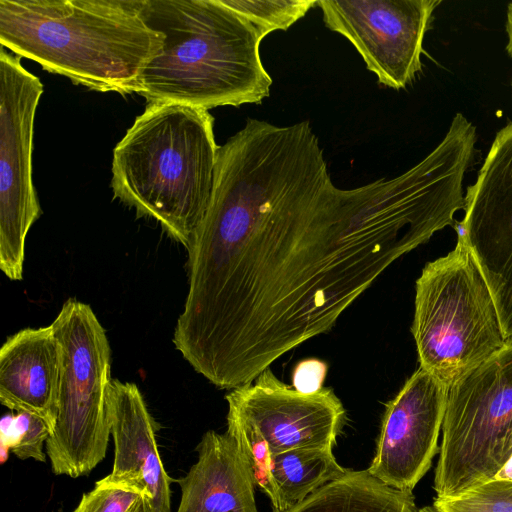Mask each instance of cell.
<instances>
[{
    "instance_id": "12",
    "label": "cell",
    "mask_w": 512,
    "mask_h": 512,
    "mask_svg": "<svg viewBox=\"0 0 512 512\" xmlns=\"http://www.w3.org/2000/svg\"><path fill=\"white\" fill-rule=\"evenodd\" d=\"M448 386L419 367L386 405L367 471L384 484L413 490L439 453Z\"/></svg>"
},
{
    "instance_id": "7",
    "label": "cell",
    "mask_w": 512,
    "mask_h": 512,
    "mask_svg": "<svg viewBox=\"0 0 512 512\" xmlns=\"http://www.w3.org/2000/svg\"><path fill=\"white\" fill-rule=\"evenodd\" d=\"M437 498L494 479L512 456V344L448 386Z\"/></svg>"
},
{
    "instance_id": "1",
    "label": "cell",
    "mask_w": 512,
    "mask_h": 512,
    "mask_svg": "<svg viewBox=\"0 0 512 512\" xmlns=\"http://www.w3.org/2000/svg\"><path fill=\"white\" fill-rule=\"evenodd\" d=\"M452 221L423 167L338 188L309 122L249 118L218 150L174 346L218 388L250 384Z\"/></svg>"
},
{
    "instance_id": "3",
    "label": "cell",
    "mask_w": 512,
    "mask_h": 512,
    "mask_svg": "<svg viewBox=\"0 0 512 512\" xmlns=\"http://www.w3.org/2000/svg\"><path fill=\"white\" fill-rule=\"evenodd\" d=\"M149 27L164 35L137 93L148 104L209 110L260 103L272 79L260 57L264 36L221 0H141Z\"/></svg>"
},
{
    "instance_id": "15",
    "label": "cell",
    "mask_w": 512,
    "mask_h": 512,
    "mask_svg": "<svg viewBox=\"0 0 512 512\" xmlns=\"http://www.w3.org/2000/svg\"><path fill=\"white\" fill-rule=\"evenodd\" d=\"M197 461L176 479L181 490L176 512H258L249 463L227 432H205Z\"/></svg>"
},
{
    "instance_id": "8",
    "label": "cell",
    "mask_w": 512,
    "mask_h": 512,
    "mask_svg": "<svg viewBox=\"0 0 512 512\" xmlns=\"http://www.w3.org/2000/svg\"><path fill=\"white\" fill-rule=\"evenodd\" d=\"M41 80L21 57L0 51V269L23 278L25 241L41 215L32 179L33 132Z\"/></svg>"
},
{
    "instance_id": "19",
    "label": "cell",
    "mask_w": 512,
    "mask_h": 512,
    "mask_svg": "<svg viewBox=\"0 0 512 512\" xmlns=\"http://www.w3.org/2000/svg\"><path fill=\"white\" fill-rule=\"evenodd\" d=\"M438 512H512V481L491 479L459 494L435 497Z\"/></svg>"
},
{
    "instance_id": "18",
    "label": "cell",
    "mask_w": 512,
    "mask_h": 512,
    "mask_svg": "<svg viewBox=\"0 0 512 512\" xmlns=\"http://www.w3.org/2000/svg\"><path fill=\"white\" fill-rule=\"evenodd\" d=\"M251 22L265 37L275 30H286L315 5L314 0H221Z\"/></svg>"
},
{
    "instance_id": "23",
    "label": "cell",
    "mask_w": 512,
    "mask_h": 512,
    "mask_svg": "<svg viewBox=\"0 0 512 512\" xmlns=\"http://www.w3.org/2000/svg\"><path fill=\"white\" fill-rule=\"evenodd\" d=\"M505 32H506V45L505 51L507 55L512 58V2L508 3L506 9V20H505ZM512 88V79H511Z\"/></svg>"
},
{
    "instance_id": "4",
    "label": "cell",
    "mask_w": 512,
    "mask_h": 512,
    "mask_svg": "<svg viewBox=\"0 0 512 512\" xmlns=\"http://www.w3.org/2000/svg\"><path fill=\"white\" fill-rule=\"evenodd\" d=\"M208 110L148 104L113 150V198L189 249L208 208L219 147Z\"/></svg>"
},
{
    "instance_id": "24",
    "label": "cell",
    "mask_w": 512,
    "mask_h": 512,
    "mask_svg": "<svg viewBox=\"0 0 512 512\" xmlns=\"http://www.w3.org/2000/svg\"><path fill=\"white\" fill-rule=\"evenodd\" d=\"M129 512H156L151 504V501L142 496L139 501L131 508Z\"/></svg>"
},
{
    "instance_id": "26",
    "label": "cell",
    "mask_w": 512,
    "mask_h": 512,
    "mask_svg": "<svg viewBox=\"0 0 512 512\" xmlns=\"http://www.w3.org/2000/svg\"><path fill=\"white\" fill-rule=\"evenodd\" d=\"M415 512H438L433 505L417 508Z\"/></svg>"
},
{
    "instance_id": "2",
    "label": "cell",
    "mask_w": 512,
    "mask_h": 512,
    "mask_svg": "<svg viewBox=\"0 0 512 512\" xmlns=\"http://www.w3.org/2000/svg\"><path fill=\"white\" fill-rule=\"evenodd\" d=\"M141 0H0V43L74 84L122 95L138 91L164 35Z\"/></svg>"
},
{
    "instance_id": "14",
    "label": "cell",
    "mask_w": 512,
    "mask_h": 512,
    "mask_svg": "<svg viewBox=\"0 0 512 512\" xmlns=\"http://www.w3.org/2000/svg\"><path fill=\"white\" fill-rule=\"evenodd\" d=\"M61 346L52 325L13 334L0 349V402L54 428L57 417Z\"/></svg>"
},
{
    "instance_id": "25",
    "label": "cell",
    "mask_w": 512,
    "mask_h": 512,
    "mask_svg": "<svg viewBox=\"0 0 512 512\" xmlns=\"http://www.w3.org/2000/svg\"><path fill=\"white\" fill-rule=\"evenodd\" d=\"M495 479H505L512 481V456L495 476Z\"/></svg>"
},
{
    "instance_id": "13",
    "label": "cell",
    "mask_w": 512,
    "mask_h": 512,
    "mask_svg": "<svg viewBox=\"0 0 512 512\" xmlns=\"http://www.w3.org/2000/svg\"><path fill=\"white\" fill-rule=\"evenodd\" d=\"M113 467L101 482L147 497L156 512H171L172 479L164 469L156 442V423L138 387L112 380L107 396Z\"/></svg>"
},
{
    "instance_id": "22",
    "label": "cell",
    "mask_w": 512,
    "mask_h": 512,
    "mask_svg": "<svg viewBox=\"0 0 512 512\" xmlns=\"http://www.w3.org/2000/svg\"><path fill=\"white\" fill-rule=\"evenodd\" d=\"M326 373L324 362L314 358L303 360L293 370V388L305 394L317 392L323 388Z\"/></svg>"
},
{
    "instance_id": "21",
    "label": "cell",
    "mask_w": 512,
    "mask_h": 512,
    "mask_svg": "<svg viewBox=\"0 0 512 512\" xmlns=\"http://www.w3.org/2000/svg\"><path fill=\"white\" fill-rule=\"evenodd\" d=\"M143 495L98 480L72 512H129Z\"/></svg>"
},
{
    "instance_id": "11",
    "label": "cell",
    "mask_w": 512,
    "mask_h": 512,
    "mask_svg": "<svg viewBox=\"0 0 512 512\" xmlns=\"http://www.w3.org/2000/svg\"><path fill=\"white\" fill-rule=\"evenodd\" d=\"M227 421L258 434L272 456L297 448L333 449L345 422V410L331 388L305 394L267 368L252 383L225 397Z\"/></svg>"
},
{
    "instance_id": "17",
    "label": "cell",
    "mask_w": 512,
    "mask_h": 512,
    "mask_svg": "<svg viewBox=\"0 0 512 512\" xmlns=\"http://www.w3.org/2000/svg\"><path fill=\"white\" fill-rule=\"evenodd\" d=\"M330 448H297L275 455L272 475L278 492L276 511H286L327 483L342 476Z\"/></svg>"
},
{
    "instance_id": "20",
    "label": "cell",
    "mask_w": 512,
    "mask_h": 512,
    "mask_svg": "<svg viewBox=\"0 0 512 512\" xmlns=\"http://www.w3.org/2000/svg\"><path fill=\"white\" fill-rule=\"evenodd\" d=\"M51 434L49 425L27 412L6 415L1 420L2 444L19 459L45 462L44 446Z\"/></svg>"
},
{
    "instance_id": "9",
    "label": "cell",
    "mask_w": 512,
    "mask_h": 512,
    "mask_svg": "<svg viewBox=\"0 0 512 512\" xmlns=\"http://www.w3.org/2000/svg\"><path fill=\"white\" fill-rule=\"evenodd\" d=\"M456 223L496 306L506 345L512 344V120L495 135L465 191Z\"/></svg>"
},
{
    "instance_id": "6",
    "label": "cell",
    "mask_w": 512,
    "mask_h": 512,
    "mask_svg": "<svg viewBox=\"0 0 512 512\" xmlns=\"http://www.w3.org/2000/svg\"><path fill=\"white\" fill-rule=\"evenodd\" d=\"M61 346L57 417L46 442L56 475H88L106 456L111 349L92 308L68 299L51 323Z\"/></svg>"
},
{
    "instance_id": "10",
    "label": "cell",
    "mask_w": 512,
    "mask_h": 512,
    "mask_svg": "<svg viewBox=\"0 0 512 512\" xmlns=\"http://www.w3.org/2000/svg\"><path fill=\"white\" fill-rule=\"evenodd\" d=\"M441 0H321L325 25L347 38L380 84L402 89L421 71V55Z\"/></svg>"
},
{
    "instance_id": "5",
    "label": "cell",
    "mask_w": 512,
    "mask_h": 512,
    "mask_svg": "<svg viewBox=\"0 0 512 512\" xmlns=\"http://www.w3.org/2000/svg\"><path fill=\"white\" fill-rule=\"evenodd\" d=\"M457 236L422 269L411 326L420 367L447 386L507 346L486 281Z\"/></svg>"
},
{
    "instance_id": "16",
    "label": "cell",
    "mask_w": 512,
    "mask_h": 512,
    "mask_svg": "<svg viewBox=\"0 0 512 512\" xmlns=\"http://www.w3.org/2000/svg\"><path fill=\"white\" fill-rule=\"evenodd\" d=\"M416 509L411 490L390 487L367 470H347L282 512H415Z\"/></svg>"
}]
</instances>
